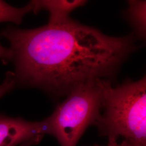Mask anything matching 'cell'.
Segmentation results:
<instances>
[{
	"mask_svg": "<svg viewBox=\"0 0 146 146\" xmlns=\"http://www.w3.org/2000/svg\"><path fill=\"white\" fill-rule=\"evenodd\" d=\"M34 1H31L23 7H15L5 1H0V23L9 22L16 25H20L23 18L28 13L34 11Z\"/></svg>",
	"mask_w": 146,
	"mask_h": 146,
	"instance_id": "7",
	"label": "cell"
},
{
	"mask_svg": "<svg viewBox=\"0 0 146 146\" xmlns=\"http://www.w3.org/2000/svg\"><path fill=\"white\" fill-rule=\"evenodd\" d=\"M100 80H90L74 89L43 120L47 134L55 137L60 146H76L86 129L99 120L104 99Z\"/></svg>",
	"mask_w": 146,
	"mask_h": 146,
	"instance_id": "3",
	"label": "cell"
},
{
	"mask_svg": "<svg viewBox=\"0 0 146 146\" xmlns=\"http://www.w3.org/2000/svg\"><path fill=\"white\" fill-rule=\"evenodd\" d=\"M47 134L44 121L31 122L0 114V146H19L38 135Z\"/></svg>",
	"mask_w": 146,
	"mask_h": 146,
	"instance_id": "4",
	"label": "cell"
},
{
	"mask_svg": "<svg viewBox=\"0 0 146 146\" xmlns=\"http://www.w3.org/2000/svg\"><path fill=\"white\" fill-rule=\"evenodd\" d=\"M44 135H38L35 136L31 139L23 142L19 146H34L38 145L42 140Z\"/></svg>",
	"mask_w": 146,
	"mask_h": 146,
	"instance_id": "10",
	"label": "cell"
},
{
	"mask_svg": "<svg viewBox=\"0 0 146 146\" xmlns=\"http://www.w3.org/2000/svg\"><path fill=\"white\" fill-rule=\"evenodd\" d=\"M15 85L14 73L11 72H7L4 82L0 84V98L9 92L14 88Z\"/></svg>",
	"mask_w": 146,
	"mask_h": 146,
	"instance_id": "8",
	"label": "cell"
},
{
	"mask_svg": "<svg viewBox=\"0 0 146 146\" xmlns=\"http://www.w3.org/2000/svg\"><path fill=\"white\" fill-rule=\"evenodd\" d=\"M13 52L11 48L4 47L0 43V59L4 63L11 61Z\"/></svg>",
	"mask_w": 146,
	"mask_h": 146,
	"instance_id": "9",
	"label": "cell"
},
{
	"mask_svg": "<svg viewBox=\"0 0 146 146\" xmlns=\"http://www.w3.org/2000/svg\"><path fill=\"white\" fill-rule=\"evenodd\" d=\"M93 146H100L99 145H95ZM106 146H133L132 143L129 141L125 140L124 141H122L120 143H118L116 142H108V145Z\"/></svg>",
	"mask_w": 146,
	"mask_h": 146,
	"instance_id": "11",
	"label": "cell"
},
{
	"mask_svg": "<svg viewBox=\"0 0 146 146\" xmlns=\"http://www.w3.org/2000/svg\"><path fill=\"white\" fill-rule=\"evenodd\" d=\"M16 85L40 89L54 99L92 80L110 78L136 49L133 34L107 36L72 19L31 29L9 26Z\"/></svg>",
	"mask_w": 146,
	"mask_h": 146,
	"instance_id": "1",
	"label": "cell"
},
{
	"mask_svg": "<svg viewBox=\"0 0 146 146\" xmlns=\"http://www.w3.org/2000/svg\"><path fill=\"white\" fill-rule=\"evenodd\" d=\"M129 8L125 11L127 20L142 39L146 37V1H128Z\"/></svg>",
	"mask_w": 146,
	"mask_h": 146,
	"instance_id": "6",
	"label": "cell"
},
{
	"mask_svg": "<svg viewBox=\"0 0 146 146\" xmlns=\"http://www.w3.org/2000/svg\"><path fill=\"white\" fill-rule=\"evenodd\" d=\"M34 12L37 13L45 10L49 13L48 25L57 26L69 21L70 13L77 8L84 5L87 1L83 0H42L34 1Z\"/></svg>",
	"mask_w": 146,
	"mask_h": 146,
	"instance_id": "5",
	"label": "cell"
},
{
	"mask_svg": "<svg viewBox=\"0 0 146 146\" xmlns=\"http://www.w3.org/2000/svg\"><path fill=\"white\" fill-rule=\"evenodd\" d=\"M104 110L95 125L99 135L116 142L122 136L133 145L146 146V80H127L112 87L101 79Z\"/></svg>",
	"mask_w": 146,
	"mask_h": 146,
	"instance_id": "2",
	"label": "cell"
}]
</instances>
